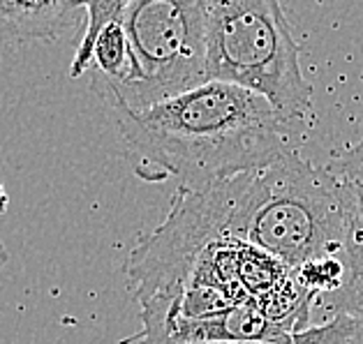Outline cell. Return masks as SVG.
Segmentation results:
<instances>
[{
  "label": "cell",
  "mask_w": 363,
  "mask_h": 344,
  "mask_svg": "<svg viewBox=\"0 0 363 344\" xmlns=\"http://www.w3.org/2000/svg\"><path fill=\"white\" fill-rule=\"evenodd\" d=\"M109 116L141 180L174 178L188 192L264 171L294 151L271 104L229 84L206 81L146 111Z\"/></svg>",
  "instance_id": "obj_1"
},
{
  "label": "cell",
  "mask_w": 363,
  "mask_h": 344,
  "mask_svg": "<svg viewBox=\"0 0 363 344\" xmlns=\"http://www.w3.org/2000/svg\"><path fill=\"white\" fill-rule=\"evenodd\" d=\"M123 25L128 76L91 81L107 109L139 113L206 84V0H128Z\"/></svg>",
  "instance_id": "obj_4"
},
{
  "label": "cell",
  "mask_w": 363,
  "mask_h": 344,
  "mask_svg": "<svg viewBox=\"0 0 363 344\" xmlns=\"http://www.w3.org/2000/svg\"><path fill=\"white\" fill-rule=\"evenodd\" d=\"M7 204H10V199H7V192L3 188V183H0V215L7 210Z\"/></svg>",
  "instance_id": "obj_14"
},
{
  "label": "cell",
  "mask_w": 363,
  "mask_h": 344,
  "mask_svg": "<svg viewBox=\"0 0 363 344\" xmlns=\"http://www.w3.org/2000/svg\"><path fill=\"white\" fill-rule=\"evenodd\" d=\"M206 81L264 97L289 127L313 111L298 42L276 0H206Z\"/></svg>",
  "instance_id": "obj_2"
},
{
  "label": "cell",
  "mask_w": 363,
  "mask_h": 344,
  "mask_svg": "<svg viewBox=\"0 0 363 344\" xmlns=\"http://www.w3.org/2000/svg\"><path fill=\"white\" fill-rule=\"evenodd\" d=\"M342 259L347 275L335 294L322 298L324 310L329 312V319L335 314L347 316L354 326L352 344H363V243L350 238L342 250Z\"/></svg>",
  "instance_id": "obj_7"
},
{
  "label": "cell",
  "mask_w": 363,
  "mask_h": 344,
  "mask_svg": "<svg viewBox=\"0 0 363 344\" xmlns=\"http://www.w3.org/2000/svg\"><path fill=\"white\" fill-rule=\"evenodd\" d=\"M354 326L347 316L335 314L320 326H310L301 333H289L276 340H252V342H229V344H352Z\"/></svg>",
  "instance_id": "obj_11"
},
{
  "label": "cell",
  "mask_w": 363,
  "mask_h": 344,
  "mask_svg": "<svg viewBox=\"0 0 363 344\" xmlns=\"http://www.w3.org/2000/svg\"><path fill=\"white\" fill-rule=\"evenodd\" d=\"M333 176L338 178H350V180H363V134L347 146L345 151L335 153L331 162L326 164Z\"/></svg>",
  "instance_id": "obj_12"
},
{
  "label": "cell",
  "mask_w": 363,
  "mask_h": 344,
  "mask_svg": "<svg viewBox=\"0 0 363 344\" xmlns=\"http://www.w3.org/2000/svg\"><path fill=\"white\" fill-rule=\"evenodd\" d=\"M350 238V208L326 166L303 160L294 148L252 176L243 241L291 273L313 259L340 254Z\"/></svg>",
  "instance_id": "obj_3"
},
{
  "label": "cell",
  "mask_w": 363,
  "mask_h": 344,
  "mask_svg": "<svg viewBox=\"0 0 363 344\" xmlns=\"http://www.w3.org/2000/svg\"><path fill=\"white\" fill-rule=\"evenodd\" d=\"M252 173L201 192L176 190L172 213L128 257V285L139 305L181 303L197 261L211 245L243 241Z\"/></svg>",
  "instance_id": "obj_5"
},
{
  "label": "cell",
  "mask_w": 363,
  "mask_h": 344,
  "mask_svg": "<svg viewBox=\"0 0 363 344\" xmlns=\"http://www.w3.org/2000/svg\"><path fill=\"white\" fill-rule=\"evenodd\" d=\"M5 259H7V254H5V248L0 245V263H5Z\"/></svg>",
  "instance_id": "obj_15"
},
{
  "label": "cell",
  "mask_w": 363,
  "mask_h": 344,
  "mask_svg": "<svg viewBox=\"0 0 363 344\" xmlns=\"http://www.w3.org/2000/svg\"><path fill=\"white\" fill-rule=\"evenodd\" d=\"M84 3L67 0H0V38L19 42H56L82 21Z\"/></svg>",
  "instance_id": "obj_6"
},
{
  "label": "cell",
  "mask_w": 363,
  "mask_h": 344,
  "mask_svg": "<svg viewBox=\"0 0 363 344\" xmlns=\"http://www.w3.org/2000/svg\"><path fill=\"white\" fill-rule=\"evenodd\" d=\"M125 3L128 0H111V3L95 0V3H84L86 30H84L82 42H79V47H77L72 65H69V76L72 79L86 74V69L93 65V49H95L97 38H100V33L104 30V25L111 23L113 19H118L123 14Z\"/></svg>",
  "instance_id": "obj_9"
},
{
  "label": "cell",
  "mask_w": 363,
  "mask_h": 344,
  "mask_svg": "<svg viewBox=\"0 0 363 344\" xmlns=\"http://www.w3.org/2000/svg\"><path fill=\"white\" fill-rule=\"evenodd\" d=\"M345 275H347V266H345L342 252L313 259L303 263L298 270H294V277L298 280V285L315 298L335 294V291L342 287Z\"/></svg>",
  "instance_id": "obj_10"
},
{
  "label": "cell",
  "mask_w": 363,
  "mask_h": 344,
  "mask_svg": "<svg viewBox=\"0 0 363 344\" xmlns=\"http://www.w3.org/2000/svg\"><path fill=\"white\" fill-rule=\"evenodd\" d=\"M335 180H338L340 192H342V197H345V204H347V208H350L352 238H354V241L363 243V180L338 178V176H335Z\"/></svg>",
  "instance_id": "obj_13"
},
{
  "label": "cell",
  "mask_w": 363,
  "mask_h": 344,
  "mask_svg": "<svg viewBox=\"0 0 363 344\" xmlns=\"http://www.w3.org/2000/svg\"><path fill=\"white\" fill-rule=\"evenodd\" d=\"M93 81L118 84L130 72V40L123 25V14L104 25L93 49Z\"/></svg>",
  "instance_id": "obj_8"
}]
</instances>
